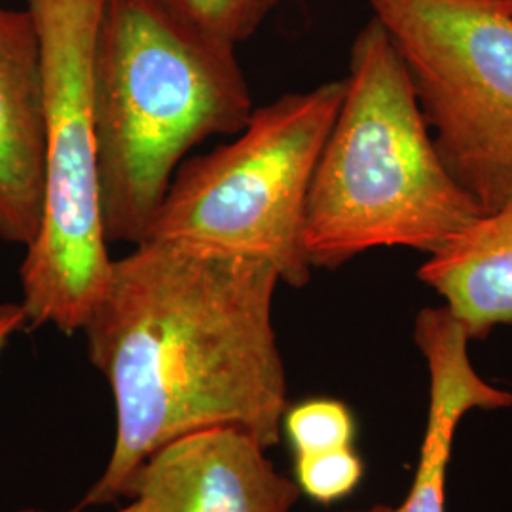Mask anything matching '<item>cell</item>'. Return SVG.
I'll return each mask as SVG.
<instances>
[{"instance_id":"7","label":"cell","mask_w":512,"mask_h":512,"mask_svg":"<svg viewBox=\"0 0 512 512\" xmlns=\"http://www.w3.org/2000/svg\"><path fill=\"white\" fill-rule=\"evenodd\" d=\"M247 431L215 425L171 440L129 475L122 497L145 512H291L298 484Z\"/></svg>"},{"instance_id":"9","label":"cell","mask_w":512,"mask_h":512,"mask_svg":"<svg viewBox=\"0 0 512 512\" xmlns=\"http://www.w3.org/2000/svg\"><path fill=\"white\" fill-rule=\"evenodd\" d=\"M414 342L429 372V410L412 486L395 507L348 512H444L446 471L459 421L471 410L512 408V393L486 382L471 363L469 336L446 306L423 308Z\"/></svg>"},{"instance_id":"10","label":"cell","mask_w":512,"mask_h":512,"mask_svg":"<svg viewBox=\"0 0 512 512\" xmlns=\"http://www.w3.org/2000/svg\"><path fill=\"white\" fill-rule=\"evenodd\" d=\"M418 277L444 298L469 340L512 325V194L427 256Z\"/></svg>"},{"instance_id":"11","label":"cell","mask_w":512,"mask_h":512,"mask_svg":"<svg viewBox=\"0 0 512 512\" xmlns=\"http://www.w3.org/2000/svg\"><path fill=\"white\" fill-rule=\"evenodd\" d=\"M281 433L296 456L351 448L357 425L348 404L336 399H310L287 408Z\"/></svg>"},{"instance_id":"12","label":"cell","mask_w":512,"mask_h":512,"mask_svg":"<svg viewBox=\"0 0 512 512\" xmlns=\"http://www.w3.org/2000/svg\"><path fill=\"white\" fill-rule=\"evenodd\" d=\"M177 14L238 48L260 29L281 0H165Z\"/></svg>"},{"instance_id":"1","label":"cell","mask_w":512,"mask_h":512,"mask_svg":"<svg viewBox=\"0 0 512 512\" xmlns=\"http://www.w3.org/2000/svg\"><path fill=\"white\" fill-rule=\"evenodd\" d=\"M272 264L143 241L112 262L84 334L109 382L116 439L82 507L122 497L129 475L167 442L232 425L272 448L287 412L275 338Z\"/></svg>"},{"instance_id":"16","label":"cell","mask_w":512,"mask_h":512,"mask_svg":"<svg viewBox=\"0 0 512 512\" xmlns=\"http://www.w3.org/2000/svg\"><path fill=\"white\" fill-rule=\"evenodd\" d=\"M501 2H503V4H505V6H507V8L512 12V0H501Z\"/></svg>"},{"instance_id":"6","label":"cell","mask_w":512,"mask_h":512,"mask_svg":"<svg viewBox=\"0 0 512 512\" xmlns=\"http://www.w3.org/2000/svg\"><path fill=\"white\" fill-rule=\"evenodd\" d=\"M412 76L452 177L484 213L512 194V12L501 0H365Z\"/></svg>"},{"instance_id":"15","label":"cell","mask_w":512,"mask_h":512,"mask_svg":"<svg viewBox=\"0 0 512 512\" xmlns=\"http://www.w3.org/2000/svg\"><path fill=\"white\" fill-rule=\"evenodd\" d=\"M19 512H40V511H19ZM120 512H145V507H143V503L139 501V499H131V503H129L126 509H122Z\"/></svg>"},{"instance_id":"5","label":"cell","mask_w":512,"mask_h":512,"mask_svg":"<svg viewBox=\"0 0 512 512\" xmlns=\"http://www.w3.org/2000/svg\"><path fill=\"white\" fill-rule=\"evenodd\" d=\"M105 0H27L35 21L46 99L44 211L21 262L27 327L86 329L112 275L105 238L92 63Z\"/></svg>"},{"instance_id":"4","label":"cell","mask_w":512,"mask_h":512,"mask_svg":"<svg viewBox=\"0 0 512 512\" xmlns=\"http://www.w3.org/2000/svg\"><path fill=\"white\" fill-rule=\"evenodd\" d=\"M344 92L332 80L253 110L236 141L181 164L145 241L262 260L281 283L308 285L306 205Z\"/></svg>"},{"instance_id":"3","label":"cell","mask_w":512,"mask_h":512,"mask_svg":"<svg viewBox=\"0 0 512 512\" xmlns=\"http://www.w3.org/2000/svg\"><path fill=\"white\" fill-rule=\"evenodd\" d=\"M344 80L306 205L311 270L382 247L435 253L484 209L442 162L408 67L378 19L353 40Z\"/></svg>"},{"instance_id":"8","label":"cell","mask_w":512,"mask_h":512,"mask_svg":"<svg viewBox=\"0 0 512 512\" xmlns=\"http://www.w3.org/2000/svg\"><path fill=\"white\" fill-rule=\"evenodd\" d=\"M46 184L42 54L29 10L0 4V239L29 247Z\"/></svg>"},{"instance_id":"13","label":"cell","mask_w":512,"mask_h":512,"mask_svg":"<svg viewBox=\"0 0 512 512\" xmlns=\"http://www.w3.org/2000/svg\"><path fill=\"white\" fill-rule=\"evenodd\" d=\"M294 475L300 494L321 505L336 503L357 490L365 475V463L351 448L296 456Z\"/></svg>"},{"instance_id":"14","label":"cell","mask_w":512,"mask_h":512,"mask_svg":"<svg viewBox=\"0 0 512 512\" xmlns=\"http://www.w3.org/2000/svg\"><path fill=\"white\" fill-rule=\"evenodd\" d=\"M25 327H27V319L19 304L0 306V357L4 349L8 348L12 336Z\"/></svg>"},{"instance_id":"2","label":"cell","mask_w":512,"mask_h":512,"mask_svg":"<svg viewBox=\"0 0 512 512\" xmlns=\"http://www.w3.org/2000/svg\"><path fill=\"white\" fill-rule=\"evenodd\" d=\"M236 50L165 0L103 2L92 103L109 243L145 241L188 150L247 126L255 105Z\"/></svg>"}]
</instances>
